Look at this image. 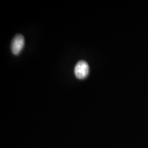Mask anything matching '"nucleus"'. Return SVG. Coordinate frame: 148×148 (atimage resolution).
<instances>
[{"mask_svg":"<svg viewBox=\"0 0 148 148\" xmlns=\"http://www.w3.org/2000/svg\"><path fill=\"white\" fill-rule=\"evenodd\" d=\"M89 73V65L86 62L80 60L76 64L74 69V73L77 79H84L87 77Z\"/></svg>","mask_w":148,"mask_h":148,"instance_id":"f257e3e1","label":"nucleus"},{"mask_svg":"<svg viewBox=\"0 0 148 148\" xmlns=\"http://www.w3.org/2000/svg\"><path fill=\"white\" fill-rule=\"evenodd\" d=\"M25 45L24 37L21 34H18L13 38L11 43V51L14 55H18L21 52Z\"/></svg>","mask_w":148,"mask_h":148,"instance_id":"f03ea898","label":"nucleus"}]
</instances>
